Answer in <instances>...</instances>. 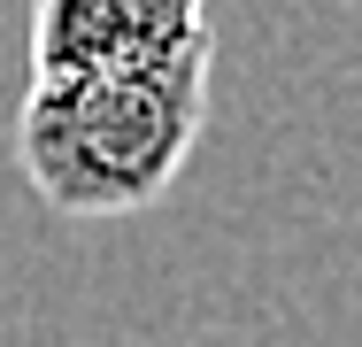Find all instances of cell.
Returning a JSON list of instances; mask_svg holds the SVG:
<instances>
[{
	"mask_svg": "<svg viewBox=\"0 0 362 347\" xmlns=\"http://www.w3.org/2000/svg\"><path fill=\"white\" fill-rule=\"evenodd\" d=\"M209 39L154 69L31 77L16 108V162L62 216H139L193 162L209 124Z\"/></svg>",
	"mask_w": 362,
	"mask_h": 347,
	"instance_id": "6da1fadb",
	"label": "cell"
},
{
	"mask_svg": "<svg viewBox=\"0 0 362 347\" xmlns=\"http://www.w3.org/2000/svg\"><path fill=\"white\" fill-rule=\"evenodd\" d=\"M209 39V0H39L31 77H116L154 69Z\"/></svg>",
	"mask_w": 362,
	"mask_h": 347,
	"instance_id": "7a4b0ae2",
	"label": "cell"
}]
</instances>
